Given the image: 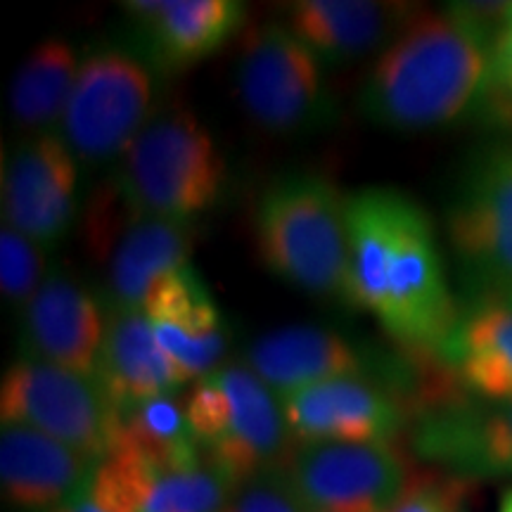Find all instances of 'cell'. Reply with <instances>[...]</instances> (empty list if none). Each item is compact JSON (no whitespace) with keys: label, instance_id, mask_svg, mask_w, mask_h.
<instances>
[{"label":"cell","instance_id":"16","mask_svg":"<svg viewBox=\"0 0 512 512\" xmlns=\"http://www.w3.org/2000/svg\"><path fill=\"white\" fill-rule=\"evenodd\" d=\"M143 313L185 380L195 382L221 368L228 351V328L195 268L171 273L152 287Z\"/></svg>","mask_w":512,"mask_h":512},{"label":"cell","instance_id":"30","mask_svg":"<svg viewBox=\"0 0 512 512\" xmlns=\"http://www.w3.org/2000/svg\"><path fill=\"white\" fill-rule=\"evenodd\" d=\"M53 512H110V510L95 501L91 489H88V484H86L79 494H74L67 503H62L60 508H55Z\"/></svg>","mask_w":512,"mask_h":512},{"label":"cell","instance_id":"26","mask_svg":"<svg viewBox=\"0 0 512 512\" xmlns=\"http://www.w3.org/2000/svg\"><path fill=\"white\" fill-rule=\"evenodd\" d=\"M46 278V249L3 223V230H0V292H3L5 302L24 311V306L31 302V297Z\"/></svg>","mask_w":512,"mask_h":512},{"label":"cell","instance_id":"32","mask_svg":"<svg viewBox=\"0 0 512 512\" xmlns=\"http://www.w3.org/2000/svg\"><path fill=\"white\" fill-rule=\"evenodd\" d=\"M508 24H512V3H510V12H508Z\"/></svg>","mask_w":512,"mask_h":512},{"label":"cell","instance_id":"23","mask_svg":"<svg viewBox=\"0 0 512 512\" xmlns=\"http://www.w3.org/2000/svg\"><path fill=\"white\" fill-rule=\"evenodd\" d=\"M81 60L62 38H48L27 55L10 81V114L19 128L46 133L60 124Z\"/></svg>","mask_w":512,"mask_h":512},{"label":"cell","instance_id":"25","mask_svg":"<svg viewBox=\"0 0 512 512\" xmlns=\"http://www.w3.org/2000/svg\"><path fill=\"white\" fill-rule=\"evenodd\" d=\"M238 489L207 458L176 470H155L140 512H223Z\"/></svg>","mask_w":512,"mask_h":512},{"label":"cell","instance_id":"12","mask_svg":"<svg viewBox=\"0 0 512 512\" xmlns=\"http://www.w3.org/2000/svg\"><path fill=\"white\" fill-rule=\"evenodd\" d=\"M280 401L297 444H389L406 420L401 403L366 375L335 377Z\"/></svg>","mask_w":512,"mask_h":512},{"label":"cell","instance_id":"9","mask_svg":"<svg viewBox=\"0 0 512 512\" xmlns=\"http://www.w3.org/2000/svg\"><path fill=\"white\" fill-rule=\"evenodd\" d=\"M463 278L482 292H512V147L486 150L467 166L446 214Z\"/></svg>","mask_w":512,"mask_h":512},{"label":"cell","instance_id":"31","mask_svg":"<svg viewBox=\"0 0 512 512\" xmlns=\"http://www.w3.org/2000/svg\"><path fill=\"white\" fill-rule=\"evenodd\" d=\"M498 512H512V489L505 491V496L501 501V510H498Z\"/></svg>","mask_w":512,"mask_h":512},{"label":"cell","instance_id":"11","mask_svg":"<svg viewBox=\"0 0 512 512\" xmlns=\"http://www.w3.org/2000/svg\"><path fill=\"white\" fill-rule=\"evenodd\" d=\"M79 162L60 133H36L12 152L3 174L5 226L43 249L55 247L76 219Z\"/></svg>","mask_w":512,"mask_h":512},{"label":"cell","instance_id":"6","mask_svg":"<svg viewBox=\"0 0 512 512\" xmlns=\"http://www.w3.org/2000/svg\"><path fill=\"white\" fill-rule=\"evenodd\" d=\"M155 105L150 67L131 50L100 46L81 60L72 98L60 121V136L76 162H119L143 131Z\"/></svg>","mask_w":512,"mask_h":512},{"label":"cell","instance_id":"4","mask_svg":"<svg viewBox=\"0 0 512 512\" xmlns=\"http://www.w3.org/2000/svg\"><path fill=\"white\" fill-rule=\"evenodd\" d=\"M183 403L204 458L235 486L290 463L297 441L283 401L247 363H226L195 380Z\"/></svg>","mask_w":512,"mask_h":512},{"label":"cell","instance_id":"17","mask_svg":"<svg viewBox=\"0 0 512 512\" xmlns=\"http://www.w3.org/2000/svg\"><path fill=\"white\" fill-rule=\"evenodd\" d=\"M98 465L100 460L31 427L0 430V484L17 510L53 512L91 482Z\"/></svg>","mask_w":512,"mask_h":512},{"label":"cell","instance_id":"7","mask_svg":"<svg viewBox=\"0 0 512 512\" xmlns=\"http://www.w3.org/2000/svg\"><path fill=\"white\" fill-rule=\"evenodd\" d=\"M323 69L287 24L268 22L242 36L235 86L256 126L275 136H297L330 121Z\"/></svg>","mask_w":512,"mask_h":512},{"label":"cell","instance_id":"8","mask_svg":"<svg viewBox=\"0 0 512 512\" xmlns=\"http://www.w3.org/2000/svg\"><path fill=\"white\" fill-rule=\"evenodd\" d=\"M0 418L3 425L31 427L105 460L117 437L119 413L95 375L22 356L0 384Z\"/></svg>","mask_w":512,"mask_h":512},{"label":"cell","instance_id":"29","mask_svg":"<svg viewBox=\"0 0 512 512\" xmlns=\"http://www.w3.org/2000/svg\"><path fill=\"white\" fill-rule=\"evenodd\" d=\"M465 482L453 477L418 475L387 512H463Z\"/></svg>","mask_w":512,"mask_h":512},{"label":"cell","instance_id":"15","mask_svg":"<svg viewBox=\"0 0 512 512\" xmlns=\"http://www.w3.org/2000/svg\"><path fill=\"white\" fill-rule=\"evenodd\" d=\"M105 337V313L67 273H48L24 306L22 339L27 358L95 375Z\"/></svg>","mask_w":512,"mask_h":512},{"label":"cell","instance_id":"2","mask_svg":"<svg viewBox=\"0 0 512 512\" xmlns=\"http://www.w3.org/2000/svg\"><path fill=\"white\" fill-rule=\"evenodd\" d=\"M494 41L456 3L415 10L363 79L358 110L392 131L451 124L475 110Z\"/></svg>","mask_w":512,"mask_h":512},{"label":"cell","instance_id":"28","mask_svg":"<svg viewBox=\"0 0 512 512\" xmlns=\"http://www.w3.org/2000/svg\"><path fill=\"white\" fill-rule=\"evenodd\" d=\"M223 512H309L287 477V470L256 475L233 491Z\"/></svg>","mask_w":512,"mask_h":512},{"label":"cell","instance_id":"1","mask_svg":"<svg viewBox=\"0 0 512 512\" xmlns=\"http://www.w3.org/2000/svg\"><path fill=\"white\" fill-rule=\"evenodd\" d=\"M347 228L356 309L406 347L441 351L460 313L420 204L392 188H361L347 195Z\"/></svg>","mask_w":512,"mask_h":512},{"label":"cell","instance_id":"33","mask_svg":"<svg viewBox=\"0 0 512 512\" xmlns=\"http://www.w3.org/2000/svg\"><path fill=\"white\" fill-rule=\"evenodd\" d=\"M503 297H508V299H512V292H510V294H503Z\"/></svg>","mask_w":512,"mask_h":512},{"label":"cell","instance_id":"18","mask_svg":"<svg viewBox=\"0 0 512 512\" xmlns=\"http://www.w3.org/2000/svg\"><path fill=\"white\" fill-rule=\"evenodd\" d=\"M415 10L375 0H299L287 10V27L323 67H342L382 53Z\"/></svg>","mask_w":512,"mask_h":512},{"label":"cell","instance_id":"3","mask_svg":"<svg viewBox=\"0 0 512 512\" xmlns=\"http://www.w3.org/2000/svg\"><path fill=\"white\" fill-rule=\"evenodd\" d=\"M252 219L256 252L275 278L354 306L347 195L335 183L304 171L273 178Z\"/></svg>","mask_w":512,"mask_h":512},{"label":"cell","instance_id":"5","mask_svg":"<svg viewBox=\"0 0 512 512\" xmlns=\"http://www.w3.org/2000/svg\"><path fill=\"white\" fill-rule=\"evenodd\" d=\"M112 181L138 214L190 223L219 200L226 164L200 119L174 107L147 121Z\"/></svg>","mask_w":512,"mask_h":512},{"label":"cell","instance_id":"22","mask_svg":"<svg viewBox=\"0 0 512 512\" xmlns=\"http://www.w3.org/2000/svg\"><path fill=\"white\" fill-rule=\"evenodd\" d=\"M439 354L465 392L482 401H512V299H479L458 316Z\"/></svg>","mask_w":512,"mask_h":512},{"label":"cell","instance_id":"13","mask_svg":"<svg viewBox=\"0 0 512 512\" xmlns=\"http://www.w3.org/2000/svg\"><path fill=\"white\" fill-rule=\"evenodd\" d=\"M413 446L456 475H512V401H441L422 415Z\"/></svg>","mask_w":512,"mask_h":512},{"label":"cell","instance_id":"19","mask_svg":"<svg viewBox=\"0 0 512 512\" xmlns=\"http://www.w3.org/2000/svg\"><path fill=\"white\" fill-rule=\"evenodd\" d=\"M192 226L133 214L98 252L105 261L110 309L143 311L152 287L190 266Z\"/></svg>","mask_w":512,"mask_h":512},{"label":"cell","instance_id":"10","mask_svg":"<svg viewBox=\"0 0 512 512\" xmlns=\"http://www.w3.org/2000/svg\"><path fill=\"white\" fill-rule=\"evenodd\" d=\"M285 470L309 512H387L411 479L392 444H297Z\"/></svg>","mask_w":512,"mask_h":512},{"label":"cell","instance_id":"27","mask_svg":"<svg viewBox=\"0 0 512 512\" xmlns=\"http://www.w3.org/2000/svg\"><path fill=\"white\" fill-rule=\"evenodd\" d=\"M486 124L512 128V24L496 36L489 55V69L475 105Z\"/></svg>","mask_w":512,"mask_h":512},{"label":"cell","instance_id":"20","mask_svg":"<svg viewBox=\"0 0 512 512\" xmlns=\"http://www.w3.org/2000/svg\"><path fill=\"white\" fill-rule=\"evenodd\" d=\"M95 380L117 413L157 396L181 394L188 384L159 344L150 318L143 311L126 309H110L105 316Z\"/></svg>","mask_w":512,"mask_h":512},{"label":"cell","instance_id":"14","mask_svg":"<svg viewBox=\"0 0 512 512\" xmlns=\"http://www.w3.org/2000/svg\"><path fill=\"white\" fill-rule=\"evenodd\" d=\"M147 62L178 72L207 60L245 24V5L235 0H128Z\"/></svg>","mask_w":512,"mask_h":512},{"label":"cell","instance_id":"21","mask_svg":"<svg viewBox=\"0 0 512 512\" xmlns=\"http://www.w3.org/2000/svg\"><path fill=\"white\" fill-rule=\"evenodd\" d=\"M245 363L278 399L335 377L363 375L361 354L318 325H290L256 337Z\"/></svg>","mask_w":512,"mask_h":512},{"label":"cell","instance_id":"24","mask_svg":"<svg viewBox=\"0 0 512 512\" xmlns=\"http://www.w3.org/2000/svg\"><path fill=\"white\" fill-rule=\"evenodd\" d=\"M112 451L131 453L155 470H176L204 458L181 394L157 396L119 411Z\"/></svg>","mask_w":512,"mask_h":512}]
</instances>
